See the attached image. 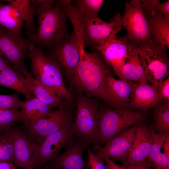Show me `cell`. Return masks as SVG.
<instances>
[{
	"label": "cell",
	"mask_w": 169,
	"mask_h": 169,
	"mask_svg": "<svg viewBox=\"0 0 169 169\" xmlns=\"http://www.w3.org/2000/svg\"><path fill=\"white\" fill-rule=\"evenodd\" d=\"M38 5L36 9L38 28L36 32L28 38L38 48H51L69 34L67 17L62 9L59 0L54 6V0H33Z\"/></svg>",
	"instance_id": "1"
},
{
	"label": "cell",
	"mask_w": 169,
	"mask_h": 169,
	"mask_svg": "<svg viewBox=\"0 0 169 169\" xmlns=\"http://www.w3.org/2000/svg\"><path fill=\"white\" fill-rule=\"evenodd\" d=\"M79 63L75 72L69 77L80 92L91 98L106 102L105 80L111 74L109 66L100 53L80 52Z\"/></svg>",
	"instance_id": "2"
},
{
	"label": "cell",
	"mask_w": 169,
	"mask_h": 169,
	"mask_svg": "<svg viewBox=\"0 0 169 169\" xmlns=\"http://www.w3.org/2000/svg\"><path fill=\"white\" fill-rule=\"evenodd\" d=\"M29 50L31 74L40 83L53 90L64 101H71L73 96L65 85L62 72L58 66L32 42Z\"/></svg>",
	"instance_id": "3"
},
{
	"label": "cell",
	"mask_w": 169,
	"mask_h": 169,
	"mask_svg": "<svg viewBox=\"0 0 169 169\" xmlns=\"http://www.w3.org/2000/svg\"><path fill=\"white\" fill-rule=\"evenodd\" d=\"M5 1L8 4L0 3V26L19 37H24L23 26L28 37L34 34L37 30L34 18L38 5L28 0Z\"/></svg>",
	"instance_id": "4"
},
{
	"label": "cell",
	"mask_w": 169,
	"mask_h": 169,
	"mask_svg": "<svg viewBox=\"0 0 169 169\" xmlns=\"http://www.w3.org/2000/svg\"><path fill=\"white\" fill-rule=\"evenodd\" d=\"M145 117V113L141 110L107 107L99 109L97 115L98 145L105 144L129 127L141 123Z\"/></svg>",
	"instance_id": "5"
},
{
	"label": "cell",
	"mask_w": 169,
	"mask_h": 169,
	"mask_svg": "<svg viewBox=\"0 0 169 169\" xmlns=\"http://www.w3.org/2000/svg\"><path fill=\"white\" fill-rule=\"evenodd\" d=\"M77 111L75 121L71 126L73 134L86 145H94L97 149V115L98 102L97 99L82 94L76 98Z\"/></svg>",
	"instance_id": "6"
},
{
	"label": "cell",
	"mask_w": 169,
	"mask_h": 169,
	"mask_svg": "<svg viewBox=\"0 0 169 169\" xmlns=\"http://www.w3.org/2000/svg\"><path fill=\"white\" fill-rule=\"evenodd\" d=\"M118 23L126 29L130 40L137 46L154 42L143 12L141 0L127 2L124 14L122 16L119 13Z\"/></svg>",
	"instance_id": "7"
},
{
	"label": "cell",
	"mask_w": 169,
	"mask_h": 169,
	"mask_svg": "<svg viewBox=\"0 0 169 169\" xmlns=\"http://www.w3.org/2000/svg\"><path fill=\"white\" fill-rule=\"evenodd\" d=\"M31 42L28 38L17 37L0 26V52L12 69L24 77L29 74L24 60L28 57Z\"/></svg>",
	"instance_id": "8"
},
{
	"label": "cell",
	"mask_w": 169,
	"mask_h": 169,
	"mask_svg": "<svg viewBox=\"0 0 169 169\" xmlns=\"http://www.w3.org/2000/svg\"><path fill=\"white\" fill-rule=\"evenodd\" d=\"M119 13L111 18L109 22L102 20L99 17L82 18L85 45L98 50L110 41L116 38V34L121 27L118 23Z\"/></svg>",
	"instance_id": "9"
},
{
	"label": "cell",
	"mask_w": 169,
	"mask_h": 169,
	"mask_svg": "<svg viewBox=\"0 0 169 169\" xmlns=\"http://www.w3.org/2000/svg\"><path fill=\"white\" fill-rule=\"evenodd\" d=\"M143 58L149 81L155 89L169 75L167 49L155 42L138 47Z\"/></svg>",
	"instance_id": "10"
},
{
	"label": "cell",
	"mask_w": 169,
	"mask_h": 169,
	"mask_svg": "<svg viewBox=\"0 0 169 169\" xmlns=\"http://www.w3.org/2000/svg\"><path fill=\"white\" fill-rule=\"evenodd\" d=\"M47 56L69 76L75 72L79 63L80 54L79 45L74 32L68 35L50 49Z\"/></svg>",
	"instance_id": "11"
},
{
	"label": "cell",
	"mask_w": 169,
	"mask_h": 169,
	"mask_svg": "<svg viewBox=\"0 0 169 169\" xmlns=\"http://www.w3.org/2000/svg\"><path fill=\"white\" fill-rule=\"evenodd\" d=\"M138 124L131 126L113 138L103 147L100 146L96 155L103 161L112 159L119 161L123 165L126 164Z\"/></svg>",
	"instance_id": "12"
},
{
	"label": "cell",
	"mask_w": 169,
	"mask_h": 169,
	"mask_svg": "<svg viewBox=\"0 0 169 169\" xmlns=\"http://www.w3.org/2000/svg\"><path fill=\"white\" fill-rule=\"evenodd\" d=\"M7 131L13 142V162L24 169H34L39 143L29 140L17 129L11 128Z\"/></svg>",
	"instance_id": "13"
},
{
	"label": "cell",
	"mask_w": 169,
	"mask_h": 169,
	"mask_svg": "<svg viewBox=\"0 0 169 169\" xmlns=\"http://www.w3.org/2000/svg\"><path fill=\"white\" fill-rule=\"evenodd\" d=\"M71 115L65 107L52 110L29 127L30 131L40 143L47 136L71 126Z\"/></svg>",
	"instance_id": "14"
},
{
	"label": "cell",
	"mask_w": 169,
	"mask_h": 169,
	"mask_svg": "<svg viewBox=\"0 0 169 169\" xmlns=\"http://www.w3.org/2000/svg\"><path fill=\"white\" fill-rule=\"evenodd\" d=\"M141 1L143 12L154 42L168 49L169 21L154 8L153 0Z\"/></svg>",
	"instance_id": "15"
},
{
	"label": "cell",
	"mask_w": 169,
	"mask_h": 169,
	"mask_svg": "<svg viewBox=\"0 0 169 169\" xmlns=\"http://www.w3.org/2000/svg\"><path fill=\"white\" fill-rule=\"evenodd\" d=\"M73 135L70 126L46 136L39 143L36 166L54 159L60 150L69 144Z\"/></svg>",
	"instance_id": "16"
},
{
	"label": "cell",
	"mask_w": 169,
	"mask_h": 169,
	"mask_svg": "<svg viewBox=\"0 0 169 169\" xmlns=\"http://www.w3.org/2000/svg\"><path fill=\"white\" fill-rule=\"evenodd\" d=\"M119 78L137 82H150L140 49L132 43L121 69Z\"/></svg>",
	"instance_id": "17"
},
{
	"label": "cell",
	"mask_w": 169,
	"mask_h": 169,
	"mask_svg": "<svg viewBox=\"0 0 169 169\" xmlns=\"http://www.w3.org/2000/svg\"><path fill=\"white\" fill-rule=\"evenodd\" d=\"M132 43L125 35L110 41L98 50L106 64L112 68L119 78Z\"/></svg>",
	"instance_id": "18"
},
{
	"label": "cell",
	"mask_w": 169,
	"mask_h": 169,
	"mask_svg": "<svg viewBox=\"0 0 169 169\" xmlns=\"http://www.w3.org/2000/svg\"><path fill=\"white\" fill-rule=\"evenodd\" d=\"M133 83L128 80L115 78L111 74L105 80L106 102L117 109H128Z\"/></svg>",
	"instance_id": "19"
},
{
	"label": "cell",
	"mask_w": 169,
	"mask_h": 169,
	"mask_svg": "<svg viewBox=\"0 0 169 169\" xmlns=\"http://www.w3.org/2000/svg\"><path fill=\"white\" fill-rule=\"evenodd\" d=\"M152 145V138L150 130L143 124H138L126 164L142 163L148 158Z\"/></svg>",
	"instance_id": "20"
},
{
	"label": "cell",
	"mask_w": 169,
	"mask_h": 169,
	"mask_svg": "<svg viewBox=\"0 0 169 169\" xmlns=\"http://www.w3.org/2000/svg\"><path fill=\"white\" fill-rule=\"evenodd\" d=\"M161 101L156 89L144 82L133 83L129 107L144 111L155 107Z\"/></svg>",
	"instance_id": "21"
},
{
	"label": "cell",
	"mask_w": 169,
	"mask_h": 169,
	"mask_svg": "<svg viewBox=\"0 0 169 169\" xmlns=\"http://www.w3.org/2000/svg\"><path fill=\"white\" fill-rule=\"evenodd\" d=\"M65 151L54 160V169H84L83 154L85 144L80 139L71 141Z\"/></svg>",
	"instance_id": "22"
},
{
	"label": "cell",
	"mask_w": 169,
	"mask_h": 169,
	"mask_svg": "<svg viewBox=\"0 0 169 169\" xmlns=\"http://www.w3.org/2000/svg\"><path fill=\"white\" fill-rule=\"evenodd\" d=\"M21 79L34 97L53 108L64 107V101L53 90L40 83L30 73L25 77L22 76Z\"/></svg>",
	"instance_id": "23"
},
{
	"label": "cell",
	"mask_w": 169,
	"mask_h": 169,
	"mask_svg": "<svg viewBox=\"0 0 169 169\" xmlns=\"http://www.w3.org/2000/svg\"><path fill=\"white\" fill-rule=\"evenodd\" d=\"M21 108L18 121L29 128L53 108L34 97L23 101Z\"/></svg>",
	"instance_id": "24"
},
{
	"label": "cell",
	"mask_w": 169,
	"mask_h": 169,
	"mask_svg": "<svg viewBox=\"0 0 169 169\" xmlns=\"http://www.w3.org/2000/svg\"><path fill=\"white\" fill-rule=\"evenodd\" d=\"M150 130L152 145L148 159L154 169H169V158L161 151L163 143L168 135L156 132L153 129Z\"/></svg>",
	"instance_id": "25"
},
{
	"label": "cell",
	"mask_w": 169,
	"mask_h": 169,
	"mask_svg": "<svg viewBox=\"0 0 169 169\" xmlns=\"http://www.w3.org/2000/svg\"><path fill=\"white\" fill-rule=\"evenodd\" d=\"M62 10L70 20L74 29V33L78 41L80 52L85 50L84 29L81 17L75 5L71 0H59Z\"/></svg>",
	"instance_id": "26"
},
{
	"label": "cell",
	"mask_w": 169,
	"mask_h": 169,
	"mask_svg": "<svg viewBox=\"0 0 169 169\" xmlns=\"http://www.w3.org/2000/svg\"><path fill=\"white\" fill-rule=\"evenodd\" d=\"M21 76L12 67L8 68L0 72V85L23 94L27 100L34 97L32 93L23 83Z\"/></svg>",
	"instance_id": "27"
},
{
	"label": "cell",
	"mask_w": 169,
	"mask_h": 169,
	"mask_svg": "<svg viewBox=\"0 0 169 169\" xmlns=\"http://www.w3.org/2000/svg\"><path fill=\"white\" fill-rule=\"evenodd\" d=\"M155 107L154 118L156 129L159 133L169 135V100Z\"/></svg>",
	"instance_id": "28"
},
{
	"label": "cell",
	"mask_w": 169,
	"mask_h": 169,
	"mask_svg": "<svg viewBox=\"0 0 169 169\" xmlns=\"http://www.w3.org/2000/svg\"><path fill=\"white\" fill-rule=\"evenodd\" d=\"M75 5L82 18H90L98 17L103 0H78Z\"/></svg>",
	"instance_id": "29"
},
{
	"label": "cell",
	"mask_w": 169,
	"mask_h": 169,
	"mask_svg": "<svg viewBox=\"0 0 169 169\" xmlns=\"http://www.w3.org/2000/svg\"><path fill=\"white\" fill-rule=\"evenodd\" d=\"M13 146L12 140L6 130H0V162H13Z\"/></svg>",
	"instance_id": "30"
},
{
	"label": "cell",
	"mask_w": 169,
	"mask_h": 169,
	"mask_svg": "<svg viewBox=\"0 0 169 169\" xmlns=\"http://www.w3.org/2000/svg\"><path fill=\"white\" fill-rule=\"evenodd\" d=\"M20 110L18 109H0V130H6L18 121Z\"/></svg>",
	"instance_id": "31"
},
{
	"label": "cell",
	"mask_w": 169,
	"mask_h": 169,
	"mask_svg": "<svg viewBox=\"0 0 169 169\" xmlns=\"http://www.w3.org/2000/svg\"><path fill=\"white\" fill-rule=\"evenodd\" d=\"M18 93L11 95H0V109H18L21 107L23 101L18 96Z\"/></svg>",
	"instance_id": "32"
},
{
	"label": "cell",
	"mask_w": 169,
	"mask_h": 169,
	"mask_svg": "<svg viewBox=\"0 0 169 169\" xmlns=\"http://www.w3.org/2000/svg\"><path fill=\"white\" fill-rule=\"evenodd\" d=\"M87 153V165L89 169H106L104 161L94 154L90 149H88Z\"/></svg>",
	"instance_id": "33"
},
{
	"label": "cell",
	"mask_w": 169,
	"mask_h": 169,
	"mask_svg": "<svg viewBox=\"0 0 169 169\" xmlns=\"http://www.w3.org/2000/svg\"><path fill=\"white\" fill-rule=\"evenodd\" d=\"M156 89L161 100H169V77L161 82Z\"/></svg>",
	"instance_id": "34"
},
{
	"label": "cell",
	"mask_w": 169,
	"mask_h": 169,
	"mask_svg": "<svg viewBox=\"0 0 169 169\" xmlns=\"http://www.w3.org/2000/svg\"><path fill=\"white\" fill-rule=\"evenodd\" d=\"M154 8L169 21V1L160 3L159 0H153Z\"/></svg>",
	"instance_id": "35"
},
{
	"label": "cell",
	"mask_w": 169,
	"mask_h": 169,
	"mask_svg": "<svg viewBox=\"0 0 169 169\" xmlns=\"http://www.w3.org/2000/svg\"><path fill=\"white\" fill-rule=\"evenodd\" d=\"M123 165L126 169H151L152 167L151 163L148 158L140 164H125Z\"/></svg>",
	"instance_id": "36"
},
{
	"label": "cell",
	"mask_w": 169,
	"mask_h": 169,
	"mask_svg": "<svg viewBox=\"0 0 169 169\" xmlns=\"http://www.w3.org/2000/svg\"><path fill=\"white\" fill-rule=\"evenodd\" d=\"M105 162L107 169H126L123 165L120 166L114 163L111 159H106L104 160Z\"/></svg>",
	"instance_id": "37"
},
{
	"label": "cell",
	"mask_w": 169,
	"mask_h": 169,
	"mask_svg": "<svg viewBox=\"0 0 169 169\" xmlns=\"http://www.w3.org/2000/svg\"><path fill=\"white\" fill-rule=\"evenodd\" d=\"M10 67L11 65L0 52V72Z\"/></svg>",
	"instance_id": "38"
},
{
	"label": "cell",
	"mask_w": 169,
	"mask_h": 169,
	"mask_svg": "<svg viewBox=\"0 0 169 169\" xmlns=\"http://www.w3.org/2000/svg\"><path fill=\"white\" fill-rule=\"evenodd\" d=\"M0 169H17L13 163L8 161L0 162Z\"/></svg>",
	"instance_id": "39"
},
{
	"label": "cell",
	"mask_w": 169,
	"mask_h": 169,
	"mask_svg": "<svg viewBox=\"0 0 169 169\" xmlns=\"http://www.w3.org/2000/svg\"><path fill=\"white\" fill-rule=\"evenodd\" d=\"M162 148H163L164 153L169 158V135H166L165 139L163 143Z\"/></svg>",
	"instance_id": "40"
},
{
	"label": "cell",
	"mask_w": 169,
	"mask_h": 169,
	"mask_svg": "<svg viewBox=\"0 0 169 169\" xmlns=\"http://www.w3.org/2000/svg\"><path fill=\"white\" fill-rule=\"evenodd\" d=\"M45 169H54L52 167H49V168H47Z\"/></svg>",
	"instance_id": "41"
},
{
	"label": "cell",
	"mask_w": 169,
	"mask_h": 169,
	"mask_svg": "<svg viewBox=\"0 0 169 169\" xmlns=\"http://www.w3.org/2000/svg\"><path fill=\"white\" fill-rule=\"evenodd\" d=\"M106 169H107L106 168Z\"/></svg>",
	"instance_id": "42"
}]
</instances>
